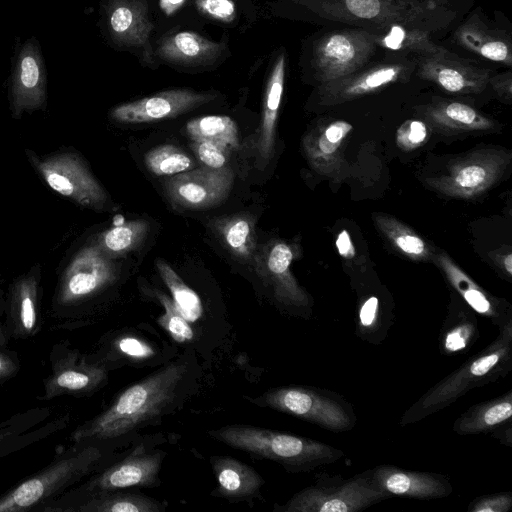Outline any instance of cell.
Wrapping results in <instances>:
<instances>
[{"label": "cell", "mask_w": 512, "mask_h": 512, "mask_svg": "<svg viewBox=\"0 0 512 512\" xmlns=\"http://www.w3.org/2000/svg\"><path fill=\"white\" fill-rule=\"evenodd\" d=\"M10 341L4 324L0 321V347H7Z\"/></svg>", "instance_id": "f907efd6"}, {"label": "cell", "mask_w": 512, "mask_h": 512, "mask_svg": "<svg viewBox=\"0 0 512 512\" xmlns=\"http://www.w3.org/2000/svg\"><path fill=\"white\" fill-rule=\"evenodd\" d=\"M252 401L336 433L351 430L357 420L351 403L326 389L282 386L270 389Z\"/></svg>", "instance_id": "ba28073f"}, {"label": "cell", "mask_w": 512, "mask_h": 512, "mask_svg": "<svg viewBox=\"0 0 512 512\" xmlns=\"http://www.w3.org/2000/svg\"><path fill=\"white\" fill-rule=\"evenodd\" d=\"M388 496L367 470L350 478L319 475L315 484L294 494L280 512H357L379 503Z\"/></svg>", "instance_id": "9c48e42d"}, {"label": "cell", "mask_w": 512, "mask_h": 512, "mask_svg": "<svg viewBox=\"0 0 512 512\" xmlns=\"http://www.w3.org/2000/svg\"><path fill=\"white\" fill-rule=\"evenodd\" d=\"M213 229L231 254L251 260L256 250L255 221L247 214L213 219Z\"/></svg>", "instance_id": "d6a6232c"}, {"label": "cell", "mask_w": 512, "mask_h": 512, "mask_svg": "<svg viewBox=\"0 0 512 512\" xmlns=\"http://www.w3.org/2000/svg\"><path fill=\"white\" fill-rule=\"evenodd\" d=\"M166 503L143 494L104 491L82 495L67 492L40 509L41 512H161ZM39 511V512H40Z\"/></svg>", "instance_id": "44dd1931"}, {"label": "cell", "mask_w": 512, "mask_h": 512, "mask_svg": "<svg viewBox=\"0 0 512 512\" xmlns=\"http://www.w3.org/2000/svg\"><path fill=\"white\" fill-rule=\"evenodd\" d=\"M157 270L172 294V300L184 318L193 323L203 315V305L198 294L192 290L162 259L156 261Z\"/></svg>", "instance_id": "74e56055"}, {"label": "cell", "mask_w": 512, "mask_h": 512, "mask_svg": "<svg viewBox=\"0 0 512 512\" xmlns=\"http://www.w3.org/2000/svg\"><path fill=\"white\" fill-rule=\"evenodd\" d=\"M498 331L488 346L415 401L402 415L400 425L418 422L451 405L471 389L505 377L512 369V323Z\"/></svg>", "instance_id": "277c9868"}, {"label": "cell", "mask_w": 512, "mask_h": 512, "mask_svg": "<svg viewBox=\"0 0 512 512\" xmlns=\"http://www.w3.org/2000/svg\"><path fill=\"white\" fill-rule=\"evenodd\" d=\"M375 224L391 245L408 258L421 261L430 258V246L396 218L386 214H377Z\"/></svg>", "instance_id": "e575fe53"}, {"label": "cell", "mask_w": 512, "mask_h": 512, "mask_svg": "<svg viewBox=\"0 0 512 512\" xmlns=\"http://www.w3.org/2000/svg\"><path fill=\"white\" fill-rule=\"evenodd\" d=\"M221 45L193 31H180L165 37L159 44L158 55L167 62L196 66L214 61Z\"/></svg>", "instance_id": "f546056e"}, {"label": "cell", "mask_w": 512, "mask_h": 512, "mask_svg": "<svg viewBox=\"0 0 512 512\" xmlns=\"http://www.w3.org/2000/svg\"><path fill=\"white\" fill-rule=\"evenodd\" d=\"M21 363L16 351L0 347V386L14 378L20 371Z\"/></svg>", "instance_id": "f6af8a7d"}, {"label": "cell", "mask_w": 512, "mask_h": 512, "mask_svg": "<svg viewBox=\"0 0 512 512\" xmlns=\"http://www.w3.org/2000/svg\"><path fill=\"white\" fill-rule=\"evenodd\" d=\"M410 56L388 52L346 76L319 85V103L324 106L342 104L409 80L416 69L415 57Z\"/></svg>", "instance_id": "8fae6325"}, {"label": "cell", "mask_w": 512, "mask_h": 512, "mask_svg": "<svg viewBox=\"0 0 512 512\" xmlns=\"http://www.w3.org/2000/svg\"><path fill=\"white\" fill-rule=\"evenodd\" d=\"M49 362L51 371L43 380V395L39 398L43 401L64 395L89 396L107 381V368L66 340L52 346Z\"/></svg>", "instance_id": "7c38bea8"}, {"label": "cell", "mask_w": 512, "mask_h": 512, "mask_svg": "<svg viewBox=\"0 0 512 512\" xmlns=\"http://www.w3.org/2000/svg\"><path fill=\"white\" fill-rule=\"evenodd\" d=\"M192 150L196 157L205 166L210 168H222L227 162L229 150L208 141H192Z\"/></svg>", "instance_id": "b9f144b4"}, {"label": "cell", "mask_w": 512, "mask_h": 512, "mask_svg": "<svg viewBox=\"0 0 512 512\" xmlns=\"http://www.w3.org/2000/svg\"><path fill=\"white\" fill-rule=\"evenodd\" d=\"M185 1L186 0H159V7L165 15L169 16L177 12Z\"/></svg>", "instance_id": "c3c4849f"}, {"label": "cell", "mask_w": 512, "mask_h": 512, "mask_svg": "<svg viewBox=\"0 0 512 512\" xmlns=\"http://www.w3.org/2000/svg\"><path fill=\"white\" fill-rule=\"evenodd\" d=\"M116 279V265L96 244L82 248L60 277L50 312L51 328L72 330L83 326L86 305Z\"/></svg>", "instance_id": "8992f818"}, {"label": "cell", "mask_w": 512, "mask_h": 512, "mask_svg": "<svg viewBox=\"0 0 512 512\" xmlns=\"http://www.w3.org/2000/svg\"><path fill=\"white\" fill-rule=\"evenodd\" d=\"M474 0H296L324 27H354L378 33L391 26L438 36L456 27Z\"/></svg>", "instance_id": "6da1fadb"}, {"label": "cell", "mask_w": 512, "mask_h": 512, "mask_svg": "<svg viewBox=\"0 0 512 512\" xmlns=\"http://www.w3.org/2000/svg\"><path fill=\"white\" fill-rule=\"evenodd\" d=\"M428 137L426 123L419 120L404 122L397 130L396 142L400 149L410 151L420 147Z\"/></svg>", "instance_id": "60d3db41"}, {"label": "cell", "mask_w": 512, "mask_h": 512, "mask_svg": "<svg viewBox=\"0 0 512 512\" xmlns=\"http://www.w3.org/2000/svg\"><path fill=\"white\" fill-rule=\"evenodd\" d=\"M186 373L185 363L172 362L129 386L107 409L77 426L71 440L108 442L156 420L176 400Z\"/></svg>", "instance_id": "7a4b0ae2"}, {"label": "cell", "mask_w": 512, "mask_h": 512, "mask_svg": "<svg viewBox=\"0 0 512 512\" xmlns=\"http://www.w3.org/2000/svg\"><path fill=\"white\" fill-rule=\"evenodd\" d=\"M164 453L137 447L130 455L103 468L85 483L66 491L82 495L132 487H154L159 484V471ZM65 493V492H64Z\"/></svg>", "instance_id": "9a60e30c"}, {"label": "cell", "mask_w": 512, "mask_h": 512, "mask_svg": "<svg viewBox=\"0 0 512 512\" xmlns=\"http://www.w3.org/2000/svg\"><path fill=\"white\" fill-rule=\"evenodd\" d=\"M512 391L500 397L471 406L462 413L453 424L458 435H476L490 433L511 425Z\"/></svg>", "instance_id": "83f0119b"}, {"label": "cell", "mask_w": 512, "mask_h": 512, "mask_svg": "<svg viewBox=\"0 0 512 512\" xmlns=\"http://www.w3.org/2000/svg\"><path fill=\"white\" fill-rule=\"evenodd\" d=\"M336 246L340 255L346 259H351L355 255L354 247L351 243L349 233L342 230L336 239Z\"/></svg>", "instance_id": "7dc6e473"}, {"label": "cell", "mask_w": 512, "mask_h": 512, "mask_svg": "<svg viewBox=\"0 0 512 512\" xmlns=\"http://www.w3.org/2000/svg\"><path fill=\"white\" fill-rule=\"evenodd\" d=\"M229 167L207 166L176 174L166 184L170 200L177 206L190 209L209 208L224 201L233 184Z\"/></svg>", "instance_id": "2e32d148"}, {"label": "cell", "mask_w": 512, "mask_h": 512, "mask_svg": "<svg viewBox=\"0 0 512 512\" xmlns=\"http://www.w3.org/2000/svg\"><path fill=\"white\" fill-rule=\"evenodd\" d=\"M380 51L373 32L354 27H325L311 43L309 68L319 85L346 76L375 59Z\"/></svg>", "instance_id": "52a82bcc"}, {"label": "cell", "mask_w": 512, "mask_h": 512, "mask_svg": "<svg viewBox=\"0 0 512 512\" xmlns=\"http://www.w3.org/2000/svg\"><path fill=\"white\" fill-rule=\"evenodd\" d=\"M294 253L290 244L274 241L265 247L261 256L256 257V269L272 288L279 303L305 311L311 307L312 300L290 270Z\"/></svg>", "instance_id": "ac0fdd59"}, {"label": "cell", "mask_w": 512, "mask_h": 512, "mask_svg": "<svg viewBox=\"0 0 512 512\" xmlns=\"http://www.w3.org/2000/svg\"><path fill=\"white\" fill-rule=\"evenodd\" d=\"M512 160L509 151L483 148L469 152L427 180L438 193L458 199H472L491 189L505 174Z\"/></svg>", "instance_id": "30bf717a"}, {"label": "cell", "mask_w": 512, "mask_h": 512, "mask_svg": "<svg viewBox=\"0 0 512 512\" xmlns=\"http://www.w3.org/2000/svg\"><path fill=\"white\" fill-rule=\"evenodd\" d=\"M488 85L496 92V94L503 100L510 102L512 98V73L510 70L491 75Z\"/></svg>", "instance_id": "bcb514c9"}, {"label": "cell", "mask_w": 512, "mask_h": 512, "mask_svg": "<svg viewBox=\"0 0 512 512\" xmlns=\"http://www.w3.org/2000/svg\"><path fill=\"white\" fill-rule=\"evenodd\" d=\"M352 125L344 120H333L316 126L303 140V149L310 166L319 174L336 176L341 170L342 145Z\"/></svg>", "instance_id": "cb8c5ba5"}, {"label": "cell", "mask_w": 512, "mask_h": 512, "mask_svg": "<svg viewBox=\"0 0 512 512\" xmlns=\"http://www.w3.org/2000/svg\"><path fill=\"white\" fill-rule=\"evenodd\" d=\"M209 434L235 449L275 461L292 473L309 472L344 457L342 450L323 442L250 425H227Z\"/></svg>", "instance_id": "5b68a950"}, {"label": "cell", "mask_w": 512, "mask_h": 512, "mask_svg": "<svg viewBox=\"0 0 512 512\" xmlns=\"http://www.w3.org/2000/svg\"><path fill=\"white\" fill-rule=\"evenodd\" d=\"M420 111L431 129L446 135L489 131L496 127L492 119L474 107L457 101H435L423 106Z\"/></svg>", "instance_id": "484cf974"}, {"label": "cell", "mask_w": 512, "mask_h": 512, "mask_svg": "<svg viewBox=\"0 0 512 512\" xmlns=\"http://www.w3.org/2000/svg\"><path fill=\"white\" fill-rule=\"evenodd\" d=\"M511 509V492L479 496L472 500L467 508L469 512H509Z\"/></svg>", "instance_id": "7bdbcfd3"}, {"label": "cell", "mask_w": 512, "mask_h": 512, "mask_svg": "<svg viewBox=\"0 0 512 512\" xmlns=\"http://www.w3.org/2000/svg\"><path fill=\"white\" fill-rule=\"evenodd\" d=\"M105 443L74 442L47 466L0 495V512H39L105 464Z\"/></svg>", "instance_id": "3957f363"}, {"label": "cell", "mask_w": 512, "mask_h": 512, "mask_svg": "<svg viewBox=\"0 0 512 512\" xmlns=\"http://www.w3.org/2000/svg\"><path fill=\"white\" fill-rule=\"evenodd\" d=\"M370 471L378 488L388 497L431 500L447 497L453 491L449 478L439 473L406 470L387 464Z\"/></svg>", "instance_id": "ffe728a7"}, {"label": "cell", "mask_w": 512, "mask_h": 512, "mask_svg": "<svg viewBox=\"0 0 512 512\" xmlns=\"http://www.w3.org/2000/svg\"><path fill=\"white\" fill-rule=\"evenodd\" d=\"M33 163L54 191L85 207L99 209L104 206L106 192L76 154L33 158Z\"/></svg>", "instance_id": "4fadbf2b"}, {"label": "cell", "mask_w": 512, "mask_h": 512, "mask_svg": "<svg viewBox=\"0 0 512 512\" xmlns=\"http://www.w3.org/2000/svg\"><path fill=\"white\" fill-rule=\"evenodd\" d=\"M211 465L217 480L216 491L221 497L231 500L252 498L264 484L255 469L235 458L213 456Z\"/></svg>", "instance_id": "f1b7e54d"}, {"label": "cell", "mask_w": 512, "mask_h": 512, "mask_svg": "<svg viewBox=\"0 0 512 512\" xmlns=\"http://www.w3.org/2000/svg\"><path fill=\"white\" fill-rule=\"evenodd\" d=\"M286 56L281 53L274 62L265 90L258 148L260 155L267 159L274 150L275 129L279 107L284 90Z\"/></svg>", "instance_id": "4dcf8cb0"}, {"label": "cell", "mask_w": 512, "mask_h": 512, "mask_svg": "<svg viewBox=\"0 0 512 512\" xmlns=\"http://www.w3.org/2000/svg\"><path fill=\"white\" fill-rule=\"evenodd\" d=\"M417 75L453 94H479L492 75L491 70L464 59L443 46L432 53L415 57Z\"/></svg>", "instance_id": "5bb4252c"}, {"label": "cell", "mask_w": 512, "mask_h": 512, "mask_svg": "<svg viewBox=\"0 0 512 512\" xmlns=\"http://www.w3.org/2000/svg\"><path fill=\"white\" fill-rule=\"evenodd\" d=\"M148 231L149 223L143 219L124 222L100 234L96 245L109 258L124 255L136 249Z\"/></svg>", "instance_id": "8d00e7d4"}, {"label": "cell", "mask_w": 512, "mask_h": 512, "mask_svg": "<svg viewBox=\"0 0 512 512\" xmlns=\"http://www.w3.org/2000/svg\"><path fill=\"white\" fill-rule=\"evenodd\" d=\"M502 268L504 269V272H506L508 277H511L512 275V255L511 253H507L505 256L502 257Z\"/></svg>", "instance_id": "681fc988"}, {"label": "cell", "mask_w": 512, "mask_h": 512, "mask_svg": "<svg viewBox=\"0 0 512 512\" xmlns=\"http://www.w3.org/2000/svg\"><path fill=\"white\" fill-rule=\"evenodd\" d=\"M40 276L38 271L17 278L11 285L5 319L10 339L26 340L42 329Z\"/></svg>", "instance_id": "d6986e66"}, {"label": "cell", "mask_w": 512, "mask_h": 512, "mask_svg": "<svg viewBox=\"0 0 512 512\" xmlns=\"http://www.w3.org/2000/svg\"><path fill=\"white\" fill-rule=\"evenodd\" d=\"M155 294L164 308V313L158 318L159 324L179 343L192 340L194 337L193 329L173 300L160 291H156Z\"/></svg>", "instance_id": "ab89813d"}, {"label": "cell", "mask_w": 512, "mask_h": 512, "mask_svg": "<svg viewBox=\"0 0 512 512\" xmlns=\"http://www.w3.org/2000/svg\"><path fill=\"white\" fill-rule=\"evenodd\" d=\"M374 35L379 49L384 52L417 57L432 53L440 47L430 33L403 26H391Z\"/></svg>", "instance_id": "836d02e7"}, {"label": "cell", "mask_w": 512, "mask_h": 512, "mask_svg": "<svg viewBox=\"0 0 512 512\" xmlns=\"http://www.w3.org/2000/svg\"><path fill=\"white\" fill-rule=\"evenodd\" d=\"M214 96L191 89H170L133 102L123 103L111 111V117L121 123H145L173 118L193 110Z\"/></svg>", "instance_id": "e0dca14e"}, {"label": "cell", "mask_w": 512, "mask_h": 512, "mask_svg": "<svg viewBox=\"0 0 512 512\" xmlns=\"http://www.w3.org/2000/svg\"><path fill=\"white\" fill-rule=\"evenodd\" d=\"M186 132L192 141H208L228 150L238 147V128L228 116L209 115L192 119L186 124Z\"/></svg>", "instance_id": "d590c367"}, {"label": "cell", "mask_w": 512, "mask_h": 512, "mask_svg": "<svg viewBox=\"0 0 512 512\" xmlns=\"http://www.w3.org/2000/svg\"><path fill=\"white\" fill-rule=\"evenodd\" d=\"M196 8L203 15L225 23L236 17V5L233 0H195Z\"/></svg>", "instance_id": "ee69618b"}, {"label": "cell", "mask_w": 512, "mask_h": 512, "mask_svg": "<svg viewBox=\"0 0 512 512\" xmlns=\"http://www.w3.org/2000/svg\"><path fill=\"white\" fill-rule=\"evenodd\" d=\"M466 304V303H465ZM479 329L474 311L466 304L447 314L438 337L441 354L453 356L467 352L478 340Z\"/></svg>", "instance_id": "1f68e13d"}, {"label": "cell", "mask_w": 512, "mask_h": 512, "mask_svg": "<svg viewBox=\"0 0 512 512\" xmlns=\"http://www.w3.org/2000/svg\"><path fill=\"white\" fill-rule=\"evenodd\" d=\"M453 38L458 46L481 58L507 67L512 65L510 34L489 24L479 13L463 18L456 25Z\"/></svg>", "instance_id": "603a6c76"}, {"label": "cell", "mask_w": 512, "mask_h": 512, "mask_svg": "<svg viewBox=\"0 0 512 512\" xmlns=\"http://www.w3.org/2000/svg\"><path fill=\"white\" fill-rule=\"evenodd\" d=\"M436 260L450 284L474 312L486 317L498 330L512 323V314L503 301L484 291L447 254H437Z\"/></svg>", "instance_id": "d4e9b609"}, {"label": "cell", "mask_w": 512, "mask_h": 512, "mask_svg": "<svg viewBox=\"0 0 512 512\" xmlns=\"http://www.w3.org/2000/svg\"><path fill=\"white\" fill-rule=\"evenodd\" d=\"M108 25L116 42L130 46L145 45L153 29L143 0H113L108 7Z\"/></svg>", "instance_id": "4316f807"}, {"label": "cell", "mask_w": 512, "mask_h": 512, "mask_svg": "<svg viewBox=\"0 0 512 512\" xmlns=\"http://www.w3.org/2000/svg\"><path fill=\"white\" fill-rule=\"evenodd\" d=\"M46 70L42 54L34 39L21 48L12 78L13 115L40 109L46 100Z\"/></svg>", "instance_id": "7402d4cb"}, {"label": "cell", "mask_w": 512, "mask_h": 512, "mask_svg": "<svg viewBox=\"0 0 512 512\" xmlns=\"http://www.w3.org/2000/svg\"><path fill=\"white\" fill-rule=\"evenodd\" d=\"M144 160L147 168L158 176L182 173L193 166L191 158L171 144L154 147L145 154Z\"/></svg>", "instance_id": "f35d334b"}]
</instances>
